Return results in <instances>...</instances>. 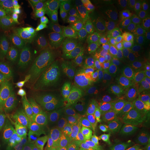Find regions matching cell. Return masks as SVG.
Instances as JSON below:
<instances>
[{
    "instance_id": "cell-1",
    "label": "cell",
    "mask_w": 150,
    "mask_h": 150,
    "mask_svg": "<svg viewBox=\"0 0 150 150\" xmlns=\"http://www.w3.org/2000/svg\"><path fill=\"white\" fill-rule=\"evenodd\" d=\"M112 107L98 92L85 100L72 116L58 139L56 149L81 150L109 121Z\"/></svg>"
},
{
    "instance_id": "cell-28",
    "label": "cell",
    "mask_w": 150,
    "mask_h": 150,
    "mask_svg": "<svg viewBox=\"0 0 150 150\" xmlns=\"http://www.w3.org/2000/svg\"><path fill=\"white\" fill-rule=\"evenodd\" d=\"M97 43L96 38L91 32H86L81 36L80 43L82 47L93 48L96 46Z\"/></svg>"
},
{
    "instance_id": "cell-10",
    "label": "cell",
    "mask_w": 150,
    "mask_h": 150,
    "mask_svg": "<svg viewBox=\"0 0 150 150\" xmlns=\"http://www.w3.org/2000/svg\"><path fill=\"white\" fill-rule=\"evenodd\" d=\"M18 77L28 92L38 97H45L51 89L50 85L41 75L30 65L20 70Z\"/></svg>"
},
{
    "instance_id": "cell-15",
    "label": "cell",
    "mask_w": 150,
    "mask_h": 150,
    "mask_svg": "<svg viewBox=\"0 0 150 150\" xmlns=\"http://www.w3.org/2000/svg\"><path fill=\"white\" fill-rule=\"evenodd\" d=\"M0 145L8 150H26L21 134L10 125L0 123Z\"/></svg>"
},
{
    "instance_id": "cell-31",
    "label": "cell",
    "mask_w": 150,
    "mask_h": 150,
    "mask_svg": "<svg viewBox=\"0 0 150 150\" xmlns=\"http://www.w3.org/2000/svg\"><path fill=\"white\" fill-rule=\"evenodd\" d=\"M137 31L148 32L150 33V13H144L137 22Z\"/></svg>"
},
{
    "instance_id": "cell-14",
    "label": "cell",
    "mask_w": 150,
    "mask_h": 150,
    "mask_svg": "<svg viewBox=\"0 0 150 150\" xmlns=\"http://www.w3.org/2000/svg\"><path fill=\"white\" fill-rule=\"evenodd\" d=\"M0 15L10 22L13 28L23 27L27 18L25 0H10L6 4L1 5Z\"/></svg>"
},
{
    "instance_id": "cell-21",
    "label": "cell",
    "mask_w": 150,
    "mask_h": 150,
    "mask_svg": "<svg viewBox=\"0 0 150 150\" xmlns=\"http://www.w3.org/2000/svg\"><path fill=\"white\" fill-rule=\"evenodd\" d=\"M127 115L134 118L148 117L150 116V96L139 106L126 110Z\"/></svg>"
},
{
    "instance_id": "cell-8",
    "label": "cell",
    "mask_w": 150,
    "mask_h": 150,
    "mask_svg": "<svg viewBox=\"0 0 150 150\" xmlns=\"http://www.w3.org/2000/svg\"><path fill=\"white\" fill-rule=\"evenodd\" d=\"M18 86L13 74L6 70L0 74V118L6 120L12 112L18 97Z\"/></svg>"
},
{
    "instance_id": "cell-35",
    "label": "cell",
    "mask_w": 150,
    "mask_h": 150,
    "mask_svg": "<svg viewBox=\"0 0 150 150\" xmlns=\"http://www.w3.org/2000/svg\"><path fill=\"white\" fill-rule=\"evenodd\" d=\"M144 124L147 129V130L149 129L150 131V116H149L148 117H147L145 122H144Z\"/></svg>"
},
{
    "instance_id": "cell-27",
    "label": "cell",
    "mask_w": 150,
    "mask_h": 150,
    "mask_svg": "<svg viewBox=\"0 0 150 150\" xmlns=\"http://www.w3.org/2000/svg\"><path fill=\"white\" fill-rule=\"evenodd\" d=\"M47 56L49 59L54 60L63 68L66 69H72L73 64L71 62V59L66 55L56 54Z\"/></svg>"
},
{
    "instance_id": "cell-25",
    "label": "cell",
    "mask_w": 150,
    "mask_h": 150,
    "mask_svg": "<svg viewBox=\"0 0 150 150\" xmlns=\"http://www.w3.org/2000/svg\"><path fill=\"white\" fill-rule=\"evenodd\" d=\"M95 54V51L93 48H86L84 47H81L79 48L74 54L71 57V61L72 64L79 62L86 58L93 56Z\"/></svg>"
},
{
    "instance_id": "cell-37",
    "label": "cell",
    "mask_w": 150,
    "mask_h": 150,
    "mask_svg": "<svg viewBox=\"0 0 150 150\" xmlns=\"http://www.w3.org/2000/svg\"><path fill=\"white\" fill-rule=\"evenodd\" d=\"M60 150L59 149H56V150Z\"/></svg>"
},
{
    "instance_id": "cell-19",
    "label": "cell",
    "mask_w": 150,
    "mask_h": 150,
    "mask_svg": "<svg viewBox=\"0 0 150 150\" xmlns=\"http://www.w3.org/2000/svg\"><path fill=\"white\" fill-rule=\"evenodd\" d=\"M116 20L113 19L104 24L98 32L105 45L116 47Z\"/></svg>"
},
{
    "instance_id": "cell-24",
    "label": "cell",
    "mask_w": 150,
    "mask_h": 150,
    "mask_svg": "<svg viewBox=\"0 0 150 150\" xmlns=\"http://www.w3.org/2000/svg\"><path fill=\"white\" fill-rule=\"evenodd\" d=\"M131 42L133 45L140 48L148 46L150 45V33L137 31L134 32Z\"/></svg>"
},
{
    "instance_id": "cell-22",
    "label": "cell",
    "mask_w": 150,
    "mask_h": 150,
    "mask_svg": "<svg viewBox=\"0 0 150 150\" xmlns=\"http://www.w3.org/2000/svg\"><path fill=\"white\" fill-rule=\"evenodd\" d=\"M120 27L121 32L127 43H130L135 32V27L136 26L129 21L122 12H120Z\"/></svg>"
},
{
    "instance_id": "cell-33",
    "label": "cell",
    "mask_w": 150,
    "mask_h": 150,
    "mask_svg": "<svg viewBox=\"0 0 150 150\" xmlns=\"http://www.w3.org/2000/svg\"><path fill=\"white\" fill-rule=\"evenodd\" d=\"M27 25L33 27L34 28H38L42 25V22L40 18H27L26 22Z\"/></svg>"
},
{
    "instance_id": "cell-4",
    "label": "cell",
    "mask_w": 150,
    "mask_h": 150,
    "mask_svg": "<svg viewBox=\"0 0 150 150\" xmlns=\"http://www.w3.org/2000/svg\"><path fill=\"white\" fill-rule=\"evenodd\" d=\"M28 65L38 71L52 86H62L72 69H66L47 55H38L28 60Z\"/></svg>"
},
{
    "instance_id": "cell-32",
    "label": "cell",
    "mask_w": 150,
    "mask_h": 150,
    "mask_svg": "<svg viewBox=\"0 0 150 150\" xmlns=\"http://www.w3.org/2000/svg\"><path fill=\"white\" fill-rule=\"evenodd\" d=\"M12 29L11 23L5 17L0 15V36L12 32Z\"/></svg>"
},
{
    "instance_id": "cell-18",
    "label": "cell",
    "mask_w": 150,
    "mask_h": 150,
    "mask_svg": "<svg viewBox=\"0 0 150 150\" xmlns=\"http://www.w3.org/2000/svg\"><path fill=\"white\" fill-rule=\"evenodd\" d=\"M121 4V11L129 21L136 26L142 16V6L141 1L118 0Z\"/></svg>"
},
{
    "instance_id": "cell-7",
    "label": "cell",
    "mask_w": 150,
    "mask_h": 150,
    "mask_svg": "<svg viewBox=\"0 0 150 150\" xmlns=\"http://www.w3.org/2000/svg\"><path fill=\"white\" fill-rule=\"evenodd\" d=\"M123 93L126 110L139 106L150 96V77L131 76Z\"/></svg>"
},
{
    "instance_id": "cell-30",
    "label": "cell",
    "mask_w": 150,
    "mask_h": 150,
    "mask_svg": "<svg viewBox=\"0 0 150 150\" xmlns=\"http://www.w3.org/2000/svg\"><path fill=\"white\" fill-rule=\"evenodd\" d=\"M27 11V18H39L41 16V11L38 10L36 1L25 0Z\"/></svg>"
},
{
    "instance_id": "cell-6",
    "label": "cell",
    "mask_w": 150,
    "mask_h": 150,
    "mask_svg": "<svg viewBox=\"0 0 150 150\" xmlns=\"http://www.w3.org/2000/svg\"><path fill=\"white\" fill-rule=\"evenodd\" d=\"M117 123L109 121L81 150H121V141Z\"/></svg>"
},
{
    "instance_id": "cell-23",
    "label": "cell",
    "mask_w": 150,
    "mask_h": 150,
    "mask_svg": "<svg viewBox=\"0 0 150 150\" xmlns=\"http://www.w3.org/2000/svg\"><path fill=\"white\" fill-rule=\"evenodd\" d=\"M91 27V22L88 17L72 23L69 26L70 32L74 36H81L86 32H88Z\"/></svg>"
},
{
    "instance_id": "cell-34",
    "label": "cell",
    "mask_w": 150,
    "mask_h": 150,
    "mask_svg": "<svg viewBox=\"0 0 150 150\" xmlns=\"http://www.w3.org/2000/svg\"><path fill=\"white\" fill-rule=\"evenodd\" d=\"M139 54L144 56L147 59L150 60V45L145 47L140 48L138 52Z\"/></svg>"
},
{
    "instance_id": "cell-11",
    "label": "cell",
    "mask_w": 150,
    "mask_h": 150,
    "mask_svg": "<svg viewBox=\"0 0 150 150\" xmlns=\"http://www.w3.org/2000/svg\"><path fill=\"white\" fill-rule=\"evenodd\" d=\"M32 47L23 35L18 31H12L0 36V54L6 59L15 58Z\"/></svg>"
},
{
    "instance_id": "cell-12",
    "label": "cell",
    "mask_w": 150,
    "mask_h": 150,
    "mask_svg": "<svg viewBox=\"0 0 150 150\" xmlns=\"http://www.w3.org/2000/svg\"><path fill=\"white\" fill-rule=\"evenodd\" d=\"M70 87L78 100H85L97 92V85L85 69L77 70L71 76Z\"/></svg>"
},
{
    "instance_id": "cell-5",
    "label": "cell",
    "mask_w": 150,
    "mask_h": 150,
    "mask_svg": "<svg viewBox=\"0 0 150 150\" xmlns=\"http://www.w3.org/2000/svg\"><path fill=\"white\" fill-rule=\"evenodd\" d=\"M121 4L116 0H100L91 2L88 18L92 27L98 33L102 26L120 13Z\"/></svg>"
},
{
    "instance_id": "cell-9",
    "label": "cell",
    "mask_w": 150,
    "mask_h": 150,
    "mask_svg": "<svg viewBox=\"0 0 150 150\" xmlns=\"http://www.w3.org/2000/svg\"><path fill=\"white\" fill-rule=\"evenodd\" d=\"M126 143L131 150H150V134L144 123L129 121L122 128Z\"/></svg>"
},
{
    "instance_id": "cell-20",
    "label": "cell",
    "mask_w": 150,
    "mask_h": 150,
    "mask_svg": "<svg viewBox=\"0 0 150 150\" xmlns=\"http://www.w3.org/2000/svg\"><path fill=\"white\" fill-rule=\"evenodd\" d=\"M91 3V1L85 0L83 2L76 6L68 16L67 20L68 26L87 17L89 11V6Z\"/></svg>"
},
{
    "instance_id": "cell-36",
    "label": "cell",
    "mask_w": 150,
    "mask_h": 150,
    "mask_svg": "<svg viewBox=\"0 0 150 150\" xmlns=\"http://www.w3.org/2000/svg\"><path fill=\"white\" fill-rule=\"evenodd\" d=\"M0 150H7L4 147H3L2 145H0Z\"/></svg>"
},
{
    "instance_id": "cell-17",
    "label": "cell",
    "mask_w": 150,
    "mask_h": 150,
    "mask_svg": "<svg viewBox=\"0 0 150 150\" xmlns=\"http://www.w3.org/2000/svg\"><path fill=\"white\" fill-rule=\"evenodd\" d=\"M99 56L107 64L125 69L126 64V52L119 50L116 47L102 45L98 50Z\"/></svg>"
},
{
    "instance_id": "cell-13",
    "label": "cell",
    "mask_w": 150,
    "mask_h": 150,
    "mask_svg": "<svg viewBox=\"0 0 150 150\" xmlns=\"http://www.w3.org/2000/svg\"><path fill=\"white\" fill-rule=\"evenodd\" d=\"M37 111L35 99L28 93L24 92L18 96L12 114L14 118L19 122L28 125L35 120Z\"/></svg>"
},
{
    "instance_id": "cell-29",
    "label": "cell",
    "mask_w": 150,
    "mask_h": 150,
    "mask_svg": "<svg viewBox=\"0 0 150 150\" xmlns=\"http://www.w3.org/2000/svg\"><path fill=\"white\" fill-rule=\"evenodd\" d=\"M22 34L25 36L27 42L29 43L32 47H36V48H38L40 47L36 40L37 31L35 28L30 26L27 25L25 28L24 32Z\"/></svg>"
},
{
    "instance_id": "cell-2",
    "label": "cell",
    "mask_w": 150,
    "mask_h": 150,
    "mask_svg": "<svg viewBox=\"0 0 150 150\" xmlns=\"http://www.w3.org/2000/svg\"><path fill=\"white\" fill-rule=\"evenodd\" d=\"M65 116L64 103L57 93L50 92L44 97L38 122L36 132L43 139L51 137L64 123Z\"/></svg>"
},
{
    "instance_id": "cell-3",
    "label": "cell",
    "mask_w": 150,
    "mask_h": 150,
    "mask_svg": "<svg viewBox=\"0 0 150 150\" xmlns=\"http://www.w3.org/2000/svg\"><path fill=\"white\" fill-rule=\"evenodd\" d=\"M98 93L106 98L116 96L123 88L131 75L125 69L103 64L97 69Z\"/></svg>"
},
{
    "instance_id": "cell-16",
    "label": "cell",
    "mask_w": 150,
    "mask_h": 150,
    "mask_svg": "<svg viewBox=\"0 0 150 150\" xmlns=\"http://www.w3.org/2000/svg\"><path fill=\"white\" fill-rule=\"evenodd\" d=\"M125 69L131 75L150 77V60L139 52H126Z\"/></svg>"
},
{
    "instance_id": "cell-26",
    "label": "cell",
    "mask_w": 150,
    "mask_h": 150,
    "mask_svg": "<svg viewBox=\"0 0 150 150\" xmlns=\"http://www.w3.org/2000/svg\"><path fill=\"white\" fill-rule=\"evenodd\" d=\"M85 0H59L57 3L64 12V15L68 17L70 12L76 6L83 2Z\"/></svg>"
}]
</instances>
